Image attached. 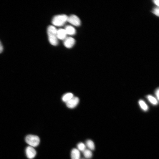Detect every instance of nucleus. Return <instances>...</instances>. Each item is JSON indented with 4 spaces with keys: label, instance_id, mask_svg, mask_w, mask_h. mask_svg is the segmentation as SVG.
Returning a JSON list of instances; mask_svg holds the SVG:
<instances>
[{
    "label": "nucleus",
    "instance_id": "f8f14e48",
    "mask_svg": "<svg viewBox=\"0 0 159 159\" xmlns=\"http://www.w3.org/2000/svg\"><path fill=\"white\" fill-rule=\"evenodd\" d=\"M73 97V94L71 93H67L64 95L62 97L63 101L67 102Z\"/></svg>",
    "mask_w": 159,
    "mask_h": 159
},
{
    "label": "nucleus",
    "instance_id": "423d86ee",
    "mask_svg": "<svg viewBox=\"0 0 159 159\" xmlns=\"http://www.w3.org/2000/svg\"><path fill=\"white\" fill-rule=\"evenodd\" d=\"M79 102V99L77 97H73L66 102L67 107L69 108H73L76 107Z\"/></svg>",
    "mask_w": 159,
    "mask_h": 159
},
{
    "label": "nucleus",
    "instance_id": "7ed1b4c3",
    "mask_svg": "<svg viewBox=\"0 0 159 159\" xmlns=\"http://www.w3.org/2000/svg\"><path fill=\"white\" fill-rule=\"evenodd\" d=\"M67 17L68 16L65 14L55 16L52 20V23L56 26H62L67 21Z\"/></svg>",
    "mask_w": 159,
    "mask_h": 159
},
{
    "label": "nucleus",
    "instance_id": "f03ea898",
    "mask_svg": "<svg viewBox=\"0 0 159 159\" xmlns=\"http://www.w3.org/2000/svg\"><path fill=\"white\" fill-rule=\"evenodd\" d=\"M26 142L30 146L32 147L37 146L39 144L40 140L39 137L36 135H29L25 138Z\"/></svg>",
    "mask_w": 159,
    "mask_h": 159
},
{
    "label": "nucleus",
    "instance_id": "20e7f679",
    "mask_svg": "<svg viewBox=\"0 0 159 159\" xmlns=\"http://www.w3.org/2000/svg\"><path fill=\"white\" fill-rule=\"evenodd\" d=\"M67 21L76 26H80L81 24L79 18L74 15H72L68 16Z\"/></svg>",
    "mask_w": 159,
    "mask_h": 159
},
{
    "label": "nucleus",
    "instance_id": "9b49d317",
    "mask_svg": "<svg viewBox=\"0 0 159 159\" xmlns=\"http://www.w3.org/2000/svg\"><path fill=\"white\" fill-rule=\"evenodd\" d=\"M85 144L89 149L93 150L95 149V145L93 142L90 140H87Z\"/></svg>",
    "mask_w": 159,
    "mask_h": 159
},
{
    "label": "nucleus",
    "instance_id": "aec40b11",
    "mask_svg": "<svg viewBox=\"0 0 159 159\" xmlns=\"http://www.w3.org/2000/svg\"><path fill=\"white\" fill-rule=\"evenodd\" d=\"M156 95L158 98V99H159V89H158L156 92Z\"/></svg>",
    "mask_w": 159,
    "mask_h": 159
},
{
    "label": "nucleus",
    "instance_id": "6ab92c4d",
    "mask_svg": "<svg viewBox=\"0 0 159 159\" xmlns=\"http://www.w3.org/2000/svg\"><path fill=\"white\" fill-rule=\"evenodd\" d=\"M3 47L2 44L0 41V54L3 51Z\"/></svg>",
    "mask_w": 159,
    "mask_h": 159
},
{
    "label": "nucleus",
    "instance_id": "f3484780",
    "mask_svg": "<svg viewBox=\"0 0 159 159\" xmlns=\"http://www.w3.org/2000/svg\"><path fill=\"white\" fill-rule=\"evenodd\" d=\"M148 100L152 104L155 105L158 103V101L153 96L148 95L147 97Z\"/></svg>",
    "mask_w": 159,
    "mask_h": 159
},
{
    "label": "nucleus",
    "instance_id": "39448f33",
    "mask_svg": "<svg viewBox=\"0 0 159 159\" xmlns=\"http://www.w3.org/2000/svg\"><path fill=\"white\" fill-rule=\"evenodd\" d=\"M25 152L27 157L29 159L33 158L36 155V150L33 147L30 146L26 147Z\"/></svg>",
    "mask_w": 159,
    "mask_h": 159
},
{
    "label": "nucleus",
    "instance_id": "412c9836",
    "mask_svg": "<svg viewBox=\"0 0 159 159\" xmlns=\"http://www.w3.org/2000/svg\"></svg>",
    "mask_w": 159,
    "mask_h": 159
},
{
    "label": "nucleus",
    "instance_id": "1a4fd4ad",
    "mask_svg": "<svg viewBox=\"0 0 159 159\" xmlns=\"http://www.w3.org/2000/svg\"><path fill=\"white\" fill-rule=\"evenodd\" d=\"M67 33L65 29H60L57 30V38L61 40H63L65 39Z\"/></svg>",
    "mask_w": 159,
    "mask_h": 159
},
{
    "label": "nucleus",
    "instance_id": "4468645a",
    "mask_svg": "<svg viewBox=\"0 0 159 159\" xmlns=\"http://www.w3.org/2000/svg\"><path fill=\"white\" fill-rule=\"evenodd\" d=\"M77 149L80 151L83 152L86 149L85 145L82 142L78 143L77 145Z\"/></svg>",
    "mask_w": 159,
    "mask_h": 159
},
{
    "label": "nucleus",
    "instance_id": "2eb2a0df",
    "mask_svg": "<svg viewBox=\"0 0 159 159\" xmlns=\"http://www.w3.org/2000/svg\"><path fill=\"white\" fill-rule=\"evenodd\" d=\"M150 12L153 14L157 16V17H159V6H154L152 8Z\"/></svg>",
    "mask_w": 159,
    "mask_h": 159
},
{
    "label": "nucleus",
    "instance_id": "ddd939ff",
    "mask_svg": "<svg viewBox=\"0 0 159 159\" xmlns=\"http://www.w3.org/2000/svg\"><path fill=\"white\" fill-rule=\"evenodd\" d=\"M82 152L84 157L87 159H90L92 157V152L91 150L89 149H86Z\"/></svg>",
    "mask_w": 159,
    "mask_h": 159
},
{
    "label": "nucleus",
    "instance_id": "dca6fc26",
    "mask_svg": "<svg viewBox=\"0 0 159 159\" xmlns=\"http://www.w3.org/2000/svg\"><path fill=\"white\" fill-rule=\"evenodd\" d=\"M139 103L141 107L144 110L146 111L148 109V106L145 102L143 100H140L139 101Z\"/></svg>",
    "mask_w": 159,
    "mask_h": 159
},
{
    "label": "nucleus",
    "instance_id": "f257e3e1",
    "mask_svg": "<svg viewBox=\"0 0 159 159\" xmlns=\"http://www.w3.org/2000/svg\"><path fill=\"white\" fill-rule=\"evenodd\" d=\"M57 30L54 26H49L47 29V32L49 41L52 45L55 46L58 44L57 37Z\"/></svg>",
    "mask_w": 159,
    "mask_h": 159
},
{
    "label": "nucleus",
    "instance_id": "9d476101",
    "mask_svg": "<svg viewBox=\"0 0 159 159\" xmlns=\"http://www.w3.org/2000/svg\"><path fill=\"white\" fill-rule=\"evenodd\" d=\"M65 30L67 33L71 35H74L75 33V30L74 28L71 26H67L65 27Z\"/></svg>",
    "mask_w": 159,
    "mask_h": 159
},
{
    "label": "nucleus",
    "instance_id": "0eeeda50",
    "mask_svg": "<svg viewBox=\"0 0 159 159\" xmlns=\"http://www.w3.org/2000/svg\"><path fill=\"white\" fill-rule=\"evenodd\" d=\"M75 41L74 39L70 37L66 38L64 41V44L67 48H70L74 45Z\"/></svg>",
    "mask_w": 159,
    "mask_h": 159
},
{
    "label": "nucleus",
    "instance_id": "a211bd4d",
    "mask_svg": "<svg viewBox=\"0 0 159 159\" xmlns=\"http://www.w3.org/2000/svg\"><path fill=\"white\" fill-rule=\"evenodd\" d=\"M152 3L155 5V6H159V0H152Z\"/></svg>",
    "mask_w": 159,
    "mask_h": 159
},
{
    "label": "nucleus",
    "instance_id": "6e6552de",
    "mask_svg": "<svg viewBox=\"0 0 159 159\" xmlns=\"http://www.w3.org/2000/svg\"><path fill=\"white\" fill-rule=\"evenodd\" d=\"M71 159H80V151L77 148H73L71 151Z\"/></svg>",
    "mask_w": 159,
    "mask_h": 159
}]
</instances>
